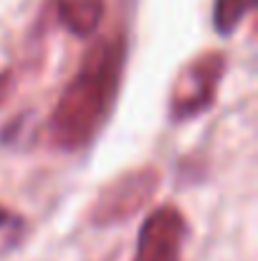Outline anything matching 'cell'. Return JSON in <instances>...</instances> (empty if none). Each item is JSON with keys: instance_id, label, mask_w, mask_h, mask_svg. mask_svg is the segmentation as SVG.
<instances>
[{"instance_id": "obj_1", "label": "cell", "mask_w": 258, "mask_h": 261, "mask_svg": "<svg viewBox=\"0 0 258 261\" xmlns=\"http://www.w3.org/2000/svg\"><path fill=\"white\" fill-rule=\"evenodd\" d=\"M124 64V36H106L86 51L79 71L59 94L48 117V137L53 147L76 152L99 135L119 96Z\"/></svg>"}, {"instance_id": "obj_2", "label": "cell", "mask_w": 258, "mask_h": 261, "mask_svg": "<svg viewBox=\"0 0 258 261\" xmlns=\"http://www.w3.org/2000/svg\"><path fill=\"white\" fill-rule=\"evenodd\" d=\"M160 180H162V173L155 165L132 168L122 173L96 195L89 221L99 228H106V226H117L134 218L145 205L152 203L160 188Z\"/></svg>"}, {"instance_id": "obj_3", "label": "cell", "mask_w": 258, "mask_h": 261, "mask_svg": "<svg viewBox=\"0 0 258 261\" xmlns=\"http://www.w3.org/2000/svg\"><path fill=\"white\" fill-rule=\"evenodd\" d=\"M225 74V54L205 51L195 56L175 79L170 91V119L187 122L203 112H208L215 101L220 79Z\"/></svg>"}, {"instance_id": "obj_4", "label": "cell", "mask_w": 258, "mask_h": 261, "mask_svg": "<svg viewBox=\"0 0 258 261\" xmlns=\"http://www.w3.org/2000/svg\"><path fill=\"white\" fill-rule=\"evenodd\" d=\"M187 221L175 205L155 208L139 231L134 261H182Z\"/></svg>"}, {"instance_id": "obj_5", "label": "cell", "mask_w": 258, "mask_h": 261, "mask_svg": "<svg viewBox=\"0 0 258 261\" xmlns=\"http://www.w3.org/2000/svg\"><path fill=\"white\" fill-rule=\"evenodd\" d=\"M106 10V0H56V15L66 31L79 38H89Z\"/></svg>"}, {"instance_id": "obj_6", "label": "cell", "mask_w": 258, "mask_h": 261, "mask_svg": "<svg viewBox=\"0 0 258 261\" xmlns=\"http://www.w3.org/2000/svg\"><path fill=\"white\" fill-rule=\"evenodd\" d=\"M256 0H215L213 8V25L220 36H231L241 20L246 18V13L253 8Z\"/></svg>"}, {"instance_id": "obj_7", "label": "cell", "mask_w": 258, "mask_h": 261, "mask_svg": "<svg viewBox=\"0 0 258 261\" xmlns=\"http://www.w3.org/2000/svg\"><path fill=\"white\" fill-rule=\"evenodd\" d=\"M25 231H28L25 218L0 203V256H5L13 249H18L23 244V239H25Z\"/></svg>"}, {"instance_id": "obj_8", "label": "cell", "mask_w": 258, "mask_h": 261, "mask_svg": "<svg viewBox=\"0 0 258 261\" xmlns=\"http://www.w3.org/2000/svg\"><path fill=\"white\" fill-rule=\"evenodd\" d=\"M10 91H13V79H10V74H0V107L8 101Z\"/></svg>"}]
</instances>
